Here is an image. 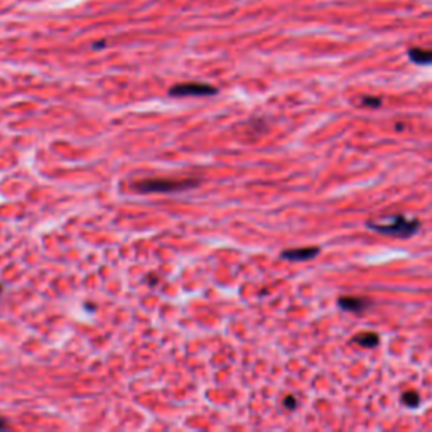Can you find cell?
<instances>
[{"mask_svg":"<svg viewBox=\"0 0 432 432\" xmlns=\"http://www.w3.org/2000/svg\"><path fill=\"white\" fill-rule=\"evenodd\" d=\"M0 291H2V287H0Z\"/></svg>","mask_w":432,"mask_h":432,"instance_id":"cell-12","label":"cell"},{"mask_svg":"<svg viewBox=\"0 0 432 432\" xmlns=\"http://www.w3.org/2000/svg\"><path fill=\"white\" fill-rule=\"evenodd\" d=\"M319 254L317 247H304V248H292V250L282 252L280 257L285 260H292V262H306V260L314 258Z\"/></svg>","mask_w":432,"mask_h":432,"instance_id":"cell-4","label":"cell"},{"mask_svg":"<svg viewBox=\"0 0 432 432\" xmlns=\"http://www.w3.org/2000/svg\"><path fill=\"white\" fill-rule=\"evenodd\" d=\"M361 103L370 108H378L380 105H382V100H380L378 97H365L363 100H361Z\"/></svg>","mask_w":432,"mask_h":432,"instance_id":"cell-9","label":"cell"},{"mask_svg":"<svg viewBox=\"0 0 432 432\" xmlns=\"http://www.w3.org/2000/svg\"><path fill=\"white\" fill-rule=\"evenodd\" d=\"M409 58L417 64H432V49L413 47V49L409 51Z\"/></svg>","mask_w":432,"mask_h":432,"instance_id":"cell-6","label":"cell"},{"mask_svg":"<svg viewBox=\"0 0 432 432\" xmlns=\"http://www.w3.org/2000/svg\"><path fill=\"white\" fill-rule=\"evenodd\" d=\"M380 338L378 334H375V333H361V334H356L353 338V343H356V345L360 346H365V348H375L376 345H378Z\"/></svg>","mask_w":432,"mask_h":432,"instance_id":"cell-7","label":"cell"},{"mask_svg":"<svg viewBox=\"0 0 432 432\" xmlns=\"http://www.w3.org/2000/svg\"><path fill=\"white\" fill-rule=\"evenodd\" d=\"M199 184V179H144L134 184V189L142 195L152 193H177L188 191Z\"/></svg>","mask_w":432,"mask_h":432,"instance_id":"cell-2","label":"cell"},{"mask_svg":"<svg viewBox=\"0 0 432 432\" xmlns=\"http://www.w3.org/2000/svg\"><path fill=\"white\" fill-rule=\"evenodd\" d=\"M338 306L345 311H351V313H361L367 307L372 306V301H368L367 297H341L338 301Z\"/></svg>","mask_w":432,"mask_h":432,"instance_id":"cell-5","label":"cell"},{"mask_svg":"<svg viewBox=\"0 0 432 432\" xmlns=\"http://www.w3.org/2000/svg\"><path fill=\"white\" fill-rule=\"evenodd\" d=\"M215 93L216 88L206 83H181L169 90L171 97H208Z\"/></svg>","mask_w":432,"mask_h":432,"instance_id":"cell-3","label":"cell"},{"mask_svg":"<svg viewBox=\"0 0 432 432\" xmlns=\"http://www.w3.org/2000/svg\"><path fill=\"white\" fill-rule=\"evenodd\" d=\"M402 402H404L407 407H415V405H419L420 398L415 392H407V393L402 395Z\"/></svg>","mask_w":432,"mask_h":432,"instance_id":"cell-8","label":"cell"},{"mask_svg":"<svg viewBox=\"0 0 432 432\" xmlns=\"http://www.w3.org/2000/svg\"><path fill=\"white\" fill-rule=\"evenodd\" d=\"M5 426H7V422H5V420H3V419H0V429H3V427H5Z\"/></svg>","mask_w":432,"mask_h":432,"instance_id":"cell-11","label":"cell"},{"mask_svg":"<svg viewBox=\"0 0 432 432\" xmlns=\"http://www.w3.org/2000/svg\"><path fill=\"white\" fill-rule=\"evenodd\" d=\"M284 405H285V407H287V409H294V407H295V398H294V397H285Z\"/></svg>","mask_w":432,"mask_h":432,"instance_id":"cell-10","label":"cell"},{"mask_svg":"<svg viewBox=\"0 0 432 432\" xmlns=\"http://www.w3.org/2000/svg\"><path fill=\"white\" fill-rule=\"evenodd\" d=\"M367 226L373 232L383 233V235H392V236H412L413 233H417L420 226L419 219H412L407 216L402 215H393L385 218L383 221H368Z\"/></svg>","mask_w":432,"mask_h":432,"instance_id":"cell-1","label":"cell"}]
</instances>
